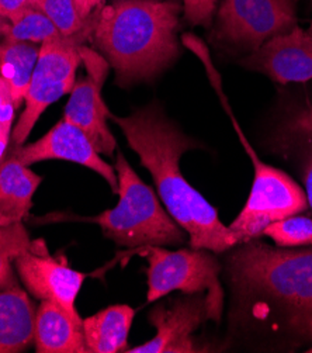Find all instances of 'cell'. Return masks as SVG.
<instances>
[{
	"label": "cell",
	"instance_id": "obj_1",
	"mask_svg": "<svg viewBox=\"0 0 312 353\" xmlns=\"http://www.w3.org/2000/svg\"><path fill=\"white\" fill-rule=\"evenodd\" d=\"M227 276L231 320L239 328L291 352L312 343V246L238 243L227 259Z\"/></svg>",
	"mask_w": 312,
	"mask_h": 353
},
{
	"label": "cell",
	"instance_id": "obj_2",
	"mask_svg": "<svg viewBox=\"0 0 312 353\" xmlns=\"http://www.w3.org/2000/svg\"><path fill=\"white\" fill-rule=\"evenodd\" d=\"M125 135L131 150L149 170L158 194L170 217L187 234L190 248L222 254L239 242L213 204L196 190L180 169L182 155L200 145L173 123L158 103L138 109L128 117L110 114Z\"/></svg>",
	"mask_w": 312,
	"mask_h": 353
},
{
	"label": "cell",
	"instance_id": "obj_3",
	"mask_svg": "<svg viewBox=\"0 0 312 353\" xmlns=\"http://www.w3.org/2000/svg\"><path fill=\"white\" fill-rule=\"evenodd\" d=\"M182 10L171 0H114L101 9L90 43L120 86L152 81L178 59Z\"/></svg>",
	"mask_w": 312,
	"mask_h": 353
},
{
	"label": "cell",
	"instance_id": "obj_4",
	"mask_svg": "<svg viewBox=\"0 0 312 353\" xmlns=\"http://www.w3.org/2000/svg\"><path fill=\"white\" fill-rule=\"evenodd\" d=\"M185 44L191 47V50L204 62L208 79H210V83L217 90L222 108L231 119L232 127L238 134L240 144L253 165V185L251 194L245 203V207L242 208L238 217L228 227L238 235L240 243L258 239L263 236L264 228L271 223L304 213L308 208L305 190H302V188L286 172L264 163L259 158L244 131L240 130V125L232 109L229 108L228 99L222 89L221 77L216 70L205 46L191 37V35H186Z\"/></svg>",
	"mask_w": 312,
	"mask_h": 353
},
{
	"label": "cell",
	"instance_id": "obj_5",
	"mask_svg": "<svg viewBox=\"0 0 312 353\" xmlns=\"http://www.w3.org/2000/svg\"><path fill=\"white\" fill-rule=\"evenodd\" d=\"M114 168L120 196L117 205L86 220L98 224L104 235L125 248L183 243L186 231L170 217L155 192L143 182L121 151Z\"/></svg>",
	"mask_w": 312,
	"mask_h": 353
},
{
	"label": "cell",
	"instance_id": "obj_6",
	"mask_svg": "<svg viewBox=\"0 0 312 353\" xmlns=\"http://www.w3.org/2000/svg\"><path fill=\"white\" fill-rule=\"evenodd\" d=\"M138 254L148 261L147 301L154 303L170 294H204L211 310V320L221 321L224 290L220 281L221 263L207 250L169 251L162 246H143Z\"/></svg>",
	"mask_w": 312,
	"mask_h": 353
},
{
	"label": "cell",
	"instance_id": "obj_7",
	"mask_svg": "<svg viewBox=\"0 0 312 353\" xmlns=\"http://www.w3.org/2000/svg\"><path fill=\"white\" fill-rule=\"evenodd\" d=\"M79 50V44L66 39L41 44L40 57L24 97L25 108L12 132L14 147L24 144L34 125L52 103L72 92L76 70L83 63Z\"/></svg>",
	"mask_w": 312,
	"mask_h": 353
},
{
	"label": "cell",
	"instance_id": "obj_8",
	"mask_svg": "<svg viewBox=\"0 0 312 353\" xmlns=\"http://www.w3.org/2000/svg\"><path fill=\"white\" fill-rule=\"evenodd\" d=\"M295 26L294 0H224L214 34L222 44L251 54Z\"/></svg>",
	"mask_w": 312,
	"mask_h": 353
},
{
	"label": "cell",
	"instance_id": "obj_9",
	"mask_svg": "<svg viewBox=\"0 0 312 353\" xmlns=\"http://www.w3.org/2000/svg\"><path fill=\"white\" fill-rule=\"evenodd\" d=\"M79 51L87 77L75 83L63 119L81 128L100 155L112 157L117 143L107 125L112 112L101 96L110 65L101 54L86 46H81Z\"/></svg>",
	"mask_w": 312,
	"mask_h": 353
},
{
	"label": "cell",
	"instance_id": "obj_10",
	"mask_svg": "<svg viewBox=\"0 0 312 353\" xmlns=\"http://www.w3.org/2000/svg\"><path fill=\"white\" fill-rule=\"evenodd\" d=\"M16 269L30 294L56 303L74 319L82 320L76 299L86 273L72 269L65 258L51 256L44 239L31 241L30 248L16 259Z\"/></svg>",
	"mask_w": 312,
	"mask_h": 353
},
{
	"label": "cell",
	"instance_id": "obj_11",
	"mask_svg": "<svg viewBox=\"0 0 312 353\" xmlns=\"http://www.w3.org/2000/svg\"><path fill=\"white\" fill-rule=\"evenodd\" d=\"M211 320V310L207 296L191 294L170 300L154 307L148 315L149 324L156 335L140 345L128 349V353H193L204 352L196 345L194 332Z\"/></svg>",
	"mask_w": 312,
	"mask_h": 353
},
{
	"label": "cell",
	"instance_id": "obj_12",
	"mask_svg": "<svg viewBox=\"0 0 312 353\" xmlns=\"http://www.w3.org/2000/svg\"><path fill=\"white\" fill-rule=\"evenodd\" d=\"M12 154L25 166L50 159L69 161L86 166L100 174L109 183L113 193H118L116 168L101 158L81 128L65 119L36 143L14 147Z\"/></svg>",
	"mask_w": 312,
	"mask_h": 353
},
{
	"label": "cell",
	"instance_id": "obj_13",
	"mask_svg": "<svg viewBox=\"0 0 312 353\" xmlns=\"http://www.w3.org/2000/svg\"><path fill=\"white\" fill-rule=\"evenodd\" d=\"M239 63L280 85L308 82L312 79V35L295 26L267 40Z\"/></svg>",
	"mask_w": 312,
	"mask_h": 353
},
{
	"label": "cell",
	"instance_id": "obj_14",
	"mask_svg": "<svg viewBox=\"0 0 312 353\" xmlns=\"http://www.w3.org/2000/svg\"><path fill=\"white\" fill-rule=\"evenodd\" d=\"M270 150L297 168L312 210V94L286 109L270 137Z\"/></svg>",
	"mask_w": 312,
	"mask_h": 353
},
{
	"label": "cell",
	"instance_id": "obj_15",
	"mask_svg": "<svg viewBox=\"0 0 312 353\" xmlns=\"http://www.w3.org/2000/svg\"><path fill=\"white\" fill-rule=\"evenodd\" d=\"M34 346L39 353H86L83 320L56 303L43 300L34 320Z\"/></svg>",
	"mask_w": 312,
	"mask_h": 353
},
{
	"label": "cell",
	"instance_id": "obj_16",
	"mask_svg": "<svg viewBox=\"0 0 312 353\" xmlns=\"http://www.w3.org/2000/svg\"><path fill=\"white\" fill-rule=\"evenodd\" d=\"M34 308L17 285L0 290V353H19L34 342Z\"/></svg>",
	"mask_w": 312,
	"mask_h": 353
},
{
	"label": "cell",
	"instance_id": "obj_17",
	"mask_svg": "<svg viewBox=\"0 0 312 353\" xmlns=\"http://www.w3.org/2000/svg\"><path fill=\"white\" fill-rule=\"evenodd\" d=\"M135 310L127 304L104 308L83 320V335L89 353H117L128 350V334Z\"/></svg>",
	"mask_w": 312,
	"mask_h": 353
},
{
	"label": "cell",
	"instance_id": "obj_18",
	"mask_svg": "<svg viewBox=\"0 0 312 353\" xmlns=\"http://www.w3.org/2000/svg\"><path fill=\"white\" fill-rule=\"evenodd\" d=\"M41 182V176L10 154L0 163V211L12 223L25 220Z\"/></svg>",
	"mask_w": 312,
	"mask_h": 353
},
{
	"label": "cell",
	"instance_id": "obj_19",
	"mask_svg": "<svg viewBox=\"0 0 312 353\" xmlns=\"http://www.w3.org/2000/svg\"><path fill=\"white\" fill-rule=\"evenodd\" d=\"M41 47L5 39L0 43V77L10 86L16 108L24 101Z\"/></svg>",
	"mask_w": 312,
	"mask_h": 353
},
{
	"label": "cell",
	"instance_id": "obj_20",
	"mask_svg": "<svg viewBox=\"0 0 312 353\" xmlns=\"http://www.w3.org/2000/svg\"><path fill=\"white\" fill-rule=\"evenodd\" d=\"M32 8L41 10L55 24L63 39L79 46L92 41L96 21L82 19L72 0H32Z\"/></svg>",
	"mask_w": 312,
	"mask_h": 353
},
{
	"label": "cell",
	"instance_id": "obj_21",
	"mask_svg": "<svg viewBox=\"0 0 312 353\" xmlns=\"http://www.w3.org/2000/svg\"><path fill=\"white\" fill-rule=\"evenodd\" d=\"M5 39L34 44H45L63 40L62 34L55 27V24L36 8L27 9L13 21H10Z\"/></svg>",
	"mask_w": 312,
	"mask_h": 353
},
{
	"label": "cell",
	"instance_id": "obj_22",
	"mask_svg": "<svg viewBox=\"0 0 312 353\" xmlns=\"http://www.w3.org/2000/svg\"><path fill=\"white\" fill-rule=\"evenodd\" d=\"M30 245L31 239L23 221L0 227V290L16 286L12 263L30 248Z\"/></svg>",
	"mask_w": 312,
	"mask_h": 353
},
{
	"label": "cell",
	"instance_id": "obj_23",
	"mask_svg": "<svg viewBox=\"0 0 312 353\" xmlns=\"http://www.w3.org/2000/svg\"><path fill=\"white\" fill-rule=\"evenodd\" d=\"M263 236H269L275 246L302 248L312 246V219L306 216H290L267 225Z\"/></svg>",
	"mask_w": 312,
	"mask_h": 353
},
{
	"label": "cell",
	"instance_id": "obj_24",
	"mask_svg": "<svg viewBox=\"0 0 312 353\" xmlns=\"http://www.w3.org/2000/svg\"><path fill=\"white\" fill-rule=\"evenodd\" d=\"M218 0H183L186 19L194 24H210Z\"/></svg>",
	"mask_w": 312,
	"mask_h": 353
},
{
	"label": "cell",
	"instance_id": "obj_25",
	"mask_svg": "<svg viewBox=\"0 0 312 353\" xmlns=\"http://www.w3.org/2000/svg\"><path fill=\"white\" fill-rule=\"evenodd\" d=\"M16 103L9 83L0 77V132L12 137V125L14 120Z\"/></svg>",
	"mask_w": 312,
	"mask_h": 353
},
{
	"label": "cell",
	"instance_id": "obj_26",
	"mask_svg": "<svg viewBox=\"0 0 312 353\" xmlns=\"http://www.w3.org/2000/svg\"><path fill=\"white\" fill-rule=\"evenodd\" d=\"M30 8L32 0H0V17L10 23Z\"/></svg>",
	"mask_w": 312,
	"mask_h": 353
},
{
	"label": "cell",
	"instance_id": "obj_27",
	"mask_svg": "<svg viewBox=\"0 0 312 353\" xmlns=\"http://www.w3.org/2000/svg\"><path fill=\"white\" fill-rule=\"evenodd\" d=\"M78 13L87 21H96L101 9L106 6L104 0H72Z\"/></svg>",
	"mask_w": 312,
	"mask_h": 353
},
{
	"label": "cell",
	"instance_id": "obj_28",
	"mask_svg": "<svg viewBox=\"0 0 312 353\" xmlns=\"http://www.w3.org/2000/svg\"><path fill=\"white\" fill-rule=\"evenodd\" d=\"M9 141H10V135L0 132V163L3 162V158L6 155L8 147H9Z\"/></svg>",
	"mask_w": 312,
	"mask_h": 353
},
{
	"label": "cell",
	"instance_id": "obj_29",
	"mask_svg": "<svg viewBox=\"0 0 312 353\" xmlns=\"http://www.w3.org/2000/svg\"><path fill=\"white\" fill-rule=\"evenodd\" d=\"M8 30H9V21L5 20L3 17H0V35L5 37V35L8 34Z\"/></svg>",
	"mask_w": 312,
	"mask_h": 353
},
{
	"label": "cell",
	"instance_id": "obj_30",
	"mask_svg": "<svg viewBox=\"0 0 312 353\" xmlns=\"http://www.w3.org/2000/svg\"><path fill=\"white\" fill-rule=\"evenodd\" d=\"M8 224H12V221L2 213V211H0V227L8 225Z\"/></svg>",
	"mask_w": 312,
	"mask_h": 353
},
{
	"label": "cell",
	"instance_id": "obj_31",
	"mask_svg": "<svg viewBox=\"0 0 312 353\" xmlns=\"http://www.w3.org/2000/svg\"><path fill=\"white\" fill-rule=\"evenodd\" d=\"M305 352H308V353H312V345L308 347V350H305Z\"/></svg>",
	"mask_w": 312,
	"mask_h": 353
},
{
	"label": "cell",
	"instance_id": "obj_32",
	"mask_svg": "<svg viewBox=\"0 0 312 353\" xmlns=\"http://www.w3.org/2000/svg\"><path fill=\"white\" fill-rule=\"evenodd\" d=\"M308 31H309V34L312 35V23H311V27H309V30H308Z\"/></svg>",
	"mask_w": 312,
	"mask_h": 353
}]
</instances>
